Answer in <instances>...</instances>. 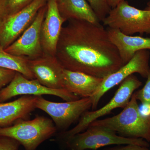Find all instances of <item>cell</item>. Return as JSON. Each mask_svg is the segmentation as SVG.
Masks as SVG:
<instances>
[{
    "label": "cell",
    "mask_w": 150,
    "mask_h": 150,
    "mask_svg": "<svg viewBox=\"0 0 150 150\" xmlns=\"http://www.w3.org/2000/svg\"><path fill=\"white\" fill-rule=\"evenodd\" d=\"M37 96H23L9 102L0 103V127L12 125L21 119H26L36 108Z\"/></svg>",
    "instance_id": "obj_16"
},
{
    "label": "cell",
    "mask_w": 150,
    "mask_h": 150,
    "mask_svg": "<svg viewBox=\"0 0 150 150\" xmlns=\"http://www.w3.org/2000/svg\"><path fill=\"white\" fill-rule=\"evenodd\" d=\"M8 0H0V23L7 15Z\"/></svg>",
    "instance_id": "obj_25"
},
{
    "label": "cell",
    "mask_w": 150,
    "mask_h": 150,
    "mask_svg": "<svg viewBox=\"0 0 150 150\" xmlns=\"http://www.w3.org/2000/svg\"><path fill=\"white\" fill-rule=\"evenodd\" d=\"M21 144L9 137L0 136V150H18Z\"/></svg>",
    "instance_id": "obj_23"
},
{
    "label": "cell",
    "mask_w": 150,
    "mask_h": 150,
    "mask_svg": "<svg viewBox=\"0 0 150 150\" xmlns=\"http://www.w3.org/2000/svg\"><path fill=\"white\" fill-rule=\"evenodd\" d=\"M100 21L107 16L111 10L106 0H86Z\"/></svg>",
    "instance_id": "obj_19"
},
{
    "label": "cell",
    "mask_w": 150,
    "mask_h": 150,
    "mask_svg": "<svg viewBox=\"0 0 150 150\" xmlns=\"http://www.w3.org/2000/svg\"><path fill=\"white\" fill-rule=\"evenodd\" d=\"M64 89L80 98L91 97L102 83L103 79L84 73L64 69Z\"/></svg>",
    "instance_id": "obj_14"
},
{
    "label": "cell",
    "mask_w": 150,
    "mask_h": 150,
    "mask_svg": "<svg viewBox=\"0 0 150 150\" xmlns=\"http://www.w3.org/2000/svg\"><path fill=\"white\" fill-rule=\"evenodd\" d=\"M107 30L108 37L117 48L123 65L129 62L138 51L150 50V38L126 35L118 30Z\"/></svg>",
    "instance_id": "obj_15"
},
{
    "label": "cell",
    "mask_w": 150,
    "mask_h": 150,
    "mask_svg": "<svg viewBox=\"0 0 150 150\" xmlns=\"http://www.w3.org/2000/svg\"><path fill=\"white\" fill-rule=\"evenodd\" d=\"M44 95L59 97L66 101L80 98L66 90L49 88L40 84L36 79H30L16 72L11 82L0 91V103L4 102L18 96H39Z\"/></svg>",
    "instance_id": "obj_10"
},
{
    "label": "cell",
    "mask_w": 150,
    "mask_h": 150,
    "mask_svg": "<svg viewBox=\"0 0 150 150\" xmlns=\"http://www.w3.org/2000/svg\"><path fill=\"white\" fill-rule=\"evenodd\" d=\"M16 72L0 67V91L13 79Z\"/></svg>",
    "instance_id": "obj_22"
},
{
    "label": "cell",
    "mask_w": 150,
    "mask_h": 150,
    "mask_svg": "<svg viewBox=\"0 0 150 150\" xmlns=\"http://www.w3.org/2000/svg\"><path fill=\"white\" fill-rule=\"evenodd\" d=\"M47 1L34 0L21 10L6 16L0 23V45L4 49L15 41L29 27Z\"/></svg>",
    "instance_id": "obj_9"
},
{
    "label": "cell",
    "mask_w": 150,
    "mask_h": 150,
    "mask_svg": "<svg viewBox=\"0 0 150 150\" xmlns=\"http://www.w3.org/2000/svg\"><path fill=\"white\" fill-rule=\"evenodd\" d=\"M150 53L148 50L138 51L129 62L115 72L104 78L95 93L90 97L92 110L96 109L100 100L105 94L115 86L121 83L131 75L137 73L142 77L147 79L150 74Z\"/></svg>",
    "instance_id": "obj_8"
},
{
    "label": "cell",
    "mask_w": 150,
    "mask_h": 150,
    "mask_svg": "<svg viewBox=\"0 0 150 150\" xmlns=\"http://www.w3.org/2000/svg\"><path fill=\"white\" fill-rule=\"evenodd\" d=\"M68 21L62 27L56 54L64 69L103 79L124 65L100 23Z\"/></svg>",
    "instance_id": "obj_1"
},
{
    "label": "cell",
    "mask_w": 150,
    "mask_h": 150,
    "mask_svg": "<svg viewBox=\"0 0 150 150\" xmlns=\"http://www.w3.org/2000/svg\"><path fill=\"white\" fill-rule=\"evenodd\" d=\"M46 10V4L40 8L29 27L15 41L4 49L6 52L28 59H36L44 54L41 45L40 34Z\"/></svg>",
    "instance_id": "obj_11"
},
{
    "label": "cell",
    "mask_w": 150,
    "mask_h": 150,
    "mask_svg": "<svg viewBox=\"0 0 150 150\" xmlns=\"http://www.w3.org/2000/svg\"><path fill=\"white\" fill-rule=\"evenodd\" d=\"M61 16L66 21L70 19L100 23L98 18L86 0H57Z\"/></svg>",
    "instance_id": "obj_17"
},
{
    "label": "cell",
    "mask_w": 150,
    "mask_h": 150,
    "mask_svg": "<svg viewBox=\"0 0 150 150\" xmlns=\"http://www.w3.org/2000/svg\"><path fill=\"white\" fill-rule=\"evenodd\" d=\"M0 67L20 73L30 79H35L28 65V59L6 52L0 45Z\"/></svg>",
    "instance_id": "obj_18"
},
{
    "label": "cell",
    "mask_w": 150,
    "mask_h": 150,
    "mask_svg": "<svg viewBox=\"0 0 150 150\" xmlns=\"http://www.w3.org/2000/svg\"><path fill=\"white\" fill-rule=\"evenodd\" d=\"M147 79L144 86L134 93V94L137 100H139L142 105H148L150 107V74Z\"/></svg>",
    "instance_id": "obj_20"
},
{
    "label": "cell",
    "mask_w": 150,
    "mask_h": 150,
    "mask_svg": "<svg viewBox=\"0 0 150 150\" xmlns=\"http://www.w3.org/2000/svg\"><path fill=\"white\" fill-rule=\"evenodd\" d=\"M57 130L52 120L37 115L32 120L21 119L11 126L0 127V136L16 140L24 147L25 150H36Z\"/></svg>",
    "instance_id": "obj_3"
},
{
    "label": "cell",
    "mask_w": 150,
    "mask_h": 150,
    "mask_svg": "<svg viewBox=\"0 0 150 150\" xmlns=\"http://www.w3.org/2000/svg\"><path fill=\"white\" fill-rule=\"evenodd\" d=\"M137 100L134 93L120 113L109 118L97 120L89 126L105 127L122 137L150 142V117L142 115Z\"/></svg>",
    "instance_id": "obj_2"
},
{
    "label": "cell",
    "mask_w": 150,
    "mask_h": 150,
    "mask_svg": "<svg viewBox=\"0 0 150 150\" xmlns=\"http://www.w3.org/2000/svg\"><path fill=\"white\" fill-rule=\"evenodd\" d=\"M28 65L35 79L40 84L49 88L64 89V68L56 56L44 54L36 59H28Z\"/></svg>",
    "instance_id": "obj_12"
},
{
    "label": "cell",
    "mask_w": 150,
    "mask_h": 150,
    "mask_svg": "<svg viewBox=\"0 0 150 150\" xmlns=\"http://www.w3.org/2000/svg\"><path fill=\"white\" fill-rule=\"evenodd\" d=\"M35 106L36 108L47 113L57 130L63 132L91 108L92 101L90 97L65 102H55L39 96L36 98Z\"/></svg>",
    "instance_id": "obj_7"
},
{
    "label": "cell",
    "mask_w": 150,
    "mask_h": 150,
    "mask_svg": "<svg viewBox=\"0 0 150 150\" xmlns=\"http://www.w3.org/2000/svg\"><path fill=\"white\" fill-rule=\"evenodd\" d=\"M46 6V15L41 26V45L44 54L56 56L59 37L66 21L60 13L57 0H48Z\"/></svg>",
    "instance_id": "obj_13"
},
{
    "label": "cell",
    "mask_w": 150,
    "mask_h": 150,
    "mask_svg": "<svg viewBox=\"0 0 150 150\" xmlns=\"http://www.w3.org/2000/svg\"><path fill=\"white\" fill-rule=\"evenodd\" d=\"M34 0H8L7 15L12 14L27 6Z\"/></svg>",
    "instance_id": "obj_21"
},
{
    "label": "cell",
    "mask_w": 150,
    "mask_h": 150,
    "mask_svg": "<svg viewBox=\"0 0 150 150\" xmlns=\"http://www.w3.org/2000/svg\"><path fill=\"white\" fill-rule=\"evenodd\" d=\"M103 150H150L148 147L136 144L117 145L115 146L108 147Z\"/></svg>",
    "instance_id": "obj_24"
},
{
    "label": "cell",
    "mask_w": 150,
    "mask_h": 150,
    "mask_svg": "<svg viewBox=\"0 0 150 150\" xmlns=\"http://www.w3.org/2000/svg\"><path fill=\"white\" fill-rule=\"evenodd\" d=\"M102 22L104 25L125 35L150 34V9L136 8L124 0L110 10Z\"/></svg>",
    "instance_id": "obj_6"
},
{
    "label": "cell",
    "mask_w": 150,
    "mask_h": 150,
    "mask_svg": "<svg viewBox=\"0 0 150 150\" xmlns=\"http://www.w3.org/2000/svg\"><path fill=\"white\" fill-rule=\"evenodd\" d=\"M64 143L69 150H97L111 145L129 144L149 146L144 139L122 137L108 128L99 126H89L84 131L70 137Z\"/></svg>",
    "instance_id": "obj_4"
},
{
    "label": "cell",
    "mask_w": 150,
    "mask_h": 150,
    "mask_svg": "<svg viewBox=\"0 0 150 150\" xmlns=\"http://www.w3.org/2000/svg\"><path fill=\"white\" fill-rule=\"evenodd\" d=\"M123 0H106L110 8H113Z\"/></svg>",
    "instance_id": "obj_26"
},
{
    "label": "cell",
    "mask_w": 150,
    "mask_h": 150,
    "mask_svg": "<svg viewBox=\"0 0 150 150\" xmlns=\"http://www.w3.org/2000/svg\"><path fill=\"white\" fill-rule=\"evenodd\" d=\"M146 8L148 9H150V2L149 3H148V6Z\"/></svg>",
    "instance_id": "obj_27"
},
{
    "label": "cell",
    "mask_w": 150,
    "mask_h": 150,
    "mask_svg": "<svg viewBox=\"0 0 150 150\" xmlns=\"http://www.w3.org/2000/svg\"><path fill=\"white\" fill-rule=\"evenodd\" d=\"M142 83L134 74L121 83L114 96L102 107L97 110L86 111L81 116L76 126L69 131L62 132L59 137L62 142L76 134L84 131L93 121L110 113L117 108H124L130 101L134 91L142 86Z\"/></svg>",
    "instance_id": "obj_5"
}]
</instances>
